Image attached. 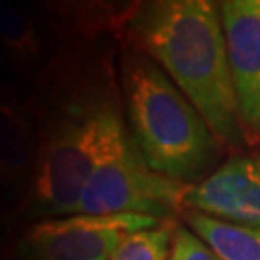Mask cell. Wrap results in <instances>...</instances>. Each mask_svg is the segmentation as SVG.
<instances>
[{
	"instance_id": "cell-1",
	"label": "cell",
	"mask_w": 260,
	"mask_h": 260,
	"mask_svg": "<svg viewBox=\"0 0 260 260\" xmlns=\"http://www.w3.org/2000/svg\"><path fill=\"white\" fill-rule=\"evenodd\" d=\"M118 39L56 43L47 64L23 79L37 127V158L27 193L10 210L18 230L72 216L94 168L127 135Z\"/></svg>"
},
{
	"instance_id": "cell-2",
	"label": "cell",
	"mask_w": 260,
	"mask_h": 260,
	"mask_svg": "<svg viewBox=\"0 0 260 260\" xmlns=\"http://www.w3.org/2000/svg\"><path fill=\"white\" fill-rule=\"evenodd\" d=\"M121 37L147 52L189 99L223 147L245 139L218 4L137 2Z\"/></svg>"
},
{
	"instance_id": "cell-3",
	"label": "cell",
	"mask_w": 260,
	"mask_h": 260,
	"mask_svg": "<svg viewBox=\"0 0 260 260\" xmlns=\"http://www.w3.org/2000/svg\"><path fill=\"white\" fill-rule=\"evenodd\" d=\"M123 118L141 156L156 174L195 185L216 170L222 143L166 72L129 39H118Z\"/></svg>"
},
{
	"instance_id": "cell-4",
	"label": "cell",
	"mask_w": 260,
	"mask_h": 260,
	"mask_svg": "<svg viewBox=\"0 0 260 260\" xmlns=\"http://www.w3.org/2000/svg\"><path fill=\"white\" fill-rule=\"evenodd\" d=\"M187 187L156 174L141 156L127 131L118 149L94 168L74 214H141L172 222L183 210Z\"/></svg>"
},
{
	"instance_id": "cell-5",
	"label": "cell",
	"mask_w": 260,
	"mask_h": 260,
	"mask_svg": "<svg viewBox=\"0 0 260 260\" xmlns=\"http://www.w3.org/2000/svg\"><path fill=\"white\" fill-rule=\"evenodd\" d=\"M160 223L164 222L141 214L47 218L19 228L6 252L18 260H110L127 235Z\"/></svg>"
},
{
	"instance_id": "cell-6",
	"label": "cell",
	"mask_w": 260,
	"mask_h": 260,
	"mask_svg": "<svg viewBox=\"0 0 260 260\" xmlns=\"http://www.w3.org/2000/svg\"><path fill=\"white\" fill-rule=\"evenodd\" d=\"M245 139L260 141V0L218 4Z\"/></svg>"
},
{
	"instance_id": "cell-7",
	"label": "cell",
	"mask_w": 260,
	"mask_h": 260,
	"mask_svg": "<svg viewBox=\"0 0 260 260\" xmlns=\"http://www.w3.org/2000/svg\"><path fill=\"white\" fill-rule=\"evenodd\" d=\"M183 210L260 228V158L241 154L225 160L203 181L187 187Z\"/></svg>"
},
{
	"instance_id": "cell-8",
	"label": "cell",
	"mask_w": 260,
	"mask_h": 260,
	"mask_svg": "<svg viewBox=\"0 0 260 260\" xmlns=\"http://www.w3.org/2000/svg\"><path fill=\"white\" fill-rule=\"evenodd\" d=\"M37 158V127L23 87L0 85V189L14 203L25 197Z\"/></svg>"
},
{
	"instance_id": "cell-9",
	"label": "cell",
	"mask_w": 260,
	"mask_h": 260,
	"mask_svg": "<svg viewBox=\"0 0 260 260\" xmlns=\"http://www.w3.org/2000/svg\"><path fill=\"white\" fill-rule=\"evenodd\" d=\"M29 8L45 23L56 43H74L121 37L135 4L123 8L101 2H31Z\"/></svg>"
},
{
	"instance_id": "cell-10",
	"label": "cell",
	"mask_w": 260,
	"mask_h": 260,
	"mask_svg": "<svg viewBox=\"0 0 260 260\" xmlns=\"http://www.w3.org/2000/svg\"><path fill=\"white\" fill-rule=\"evenodd\" d=\"M0 45L19 74L31 77L50 60L56 41L29 4L21 8L0 0Z\"/></svg>"
},
{
	"instance_id": "cell-11",
	"label": "cell",
	"mask_w": 260,
	"mask_h": 260,
	"mask_svg": "<svg viewBox=\"0 0 260 260\" xmlns=\"http://www.w3.org/2000/svg\"><path fill=\"white\" fill-rule=\"evenodd\" d=\"M183 218L220 260H260V228L223 222L195 210H185Z\"/></svg>"
},
{
	"instance_id": "cell-12",
	"label": "cell",
	"mask_w": 260,
	"mask_h": 260,
	"mask_svg": "<svg viewBox=\"0 0 260 260\" xmlns=\"http://www.w3.org/2000/svg\"><path fill=\"white\" fill-rule=\"evenodd\" d=\"M177 222H164L152 230L127 235L112 252L110 260H170Z\"/></svg>"
},
{
	"instance_id": "cell-13",
	"label": "cell",
	"mask_w": 260,
	"mask_h": 260,
	"mask_svg": "<svg viewBox=\"0 0 260 260\" xmlns=\"http://www.w3.org/2000/svg\"><path fill=\"white\" fill-rule=\"evenodd\" d=\"M170 260H220L197 233L187 225H176Z\"/></svg>"
},
{
	"instance_id": "cell-14",
	"label": "cell",
	"mask_w": 260,
	"mask_h": 260,
	"mask_svg": "<svg viewBox=\"0 0 260 260\" xmlns=\"http://www.w3.org/2000/svg\"><path fill=\"white\" fill-rule=\"evenodd\" d=\"M16 232H18V225L12 218V212L0 210V256H2V252L6 251V247L10 245Z\"/></svg>"
},
{
	"instance_id": "cell-15",
	"label": "cell",
	"mask_w": 260,
	"mask_h": 260,
	"mask_svg": "<svg viewBox=\"0 0 260 260\" xmlns=\"http://www.w3.org/2000/svg\"><path fill=\"white\" fill-rule=\"evenodd\" d=\"M6 60H8V54H6V50H4V48H2V45H0V70L4 68Z\"/></svg>"
},
{
	"instance_id": "cell-16",
	"label": "cell",
	"mask_w": 260,
	"mask_h": 260,
	"mask_svg": "<svg viewBox=\"0 0 260 260\" xmlns=\"http://www.w3.org/2000/svg\"><path fill=\"white\" fill-rule=\"evenodd\" d=\"M0 260H18V258H14L12 254H8V252L4 251V252H2V256H0Z\"/></svg>"
},
{
	"instance_id": "cell-17",
	"label": "cell",
	"mask_w": 260,
	"mask_h": 260,
	"mask_svg": "<svg viewBox=\"0 0 260 260\" xmlns=\"http://www.w3.org/2000/svg\"><path fill=\"white\" fill-rule=\"evenodd\" d=\"M0 210H2V208H0Z\"/></svg>"
},
{
	"instance_id": "cell-18",
	"label": "cell",
	"mask_w": 260,
	"mask_h": 260,
	"mask_svg": "<svg viewBox=\"0 0 260 260\" xmlns=\"http://www.w3.org/2000/svg\"><path fill=\"white\" fill-rule=\"evenodd\" d=\"M258 158H260V156H258Z\"/></svg>"
}]
</instances>
